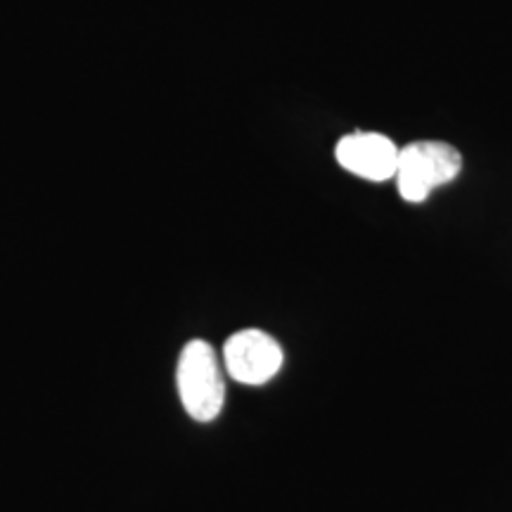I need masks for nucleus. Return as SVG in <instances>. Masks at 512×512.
<instances>
[{
	"instance_id": "1",
	"label": "nucleus",
	"mask_w": 512,
	"mask_h": 512,
	"mask_svg": "<svg viewBox=\"0 0 512 512\" xmlns=\"http://www.w3.org/2000/svg\"><path fill=\"white\" fill-rule=\"evenodd\" d=\"M176 387L185 413L197 422H211L226 401L219 358L209 342L192 339L178 356Z\"/></svg>"
},
{
	"instance_id": "2",
	"label": "nucleus",
	"mask_w": 512,
	"mask_h": 512,
	"mask_svg": "<svg viewBox=\"0 0 512 512\" xmlns=\"http://www.w3.org/2000/svg\"><path fill=\"white\" fill-rule=\"evenodd\" d=\"M463 169V157L453 145L441 140H418L399 147L396 188L406 202L420 204L432 190L456 181Z\"/></svg>"
},
{
	"instance_id": "3",
	"label": "nucleus",
	"mask_w": 512,
	"mask_h": 512,
	"mask_svg": "<svg viewBox=\"0 0 512 512\" xmlns=\"http://www.w3.org/2000/svg\"><path fill=\"white\" fill-rule=\"evenodd\" d=\"M226 370L240 384H266L283 368L285 354L278 339L264 330H240L228 337L223 347Z\"/></svg>"
},
{
	"instance_id": "4",
	"label": "nucleus",
	"mask_w": 512,
	"mask_h": 512,
	"mask_svg": "<svg viewBox=\"0 0 512 512\" xmlns=\"http://www.w3.org/2000/svg\"><path fill=\"white\" fill-rule=\"evenodd\" d=\"M335 159L349 174L363 178V181L382 183L396 176L399 145L382 133L356 131L339 140Z\"/></svg>"
}]
</instances>
